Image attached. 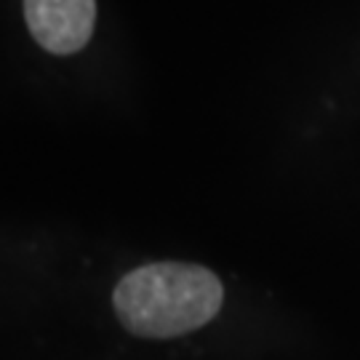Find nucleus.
Instances as JSON below:
<instances>
[{
	"label": "nucleus",
	"mask_w": 360,
	"mask_h": 360,
	"mask_svg": "<svg viewBox=\"0 0 360 360\" xmlns=\"http://www.w3.org/2000/svg\"><path fill=\"white\" fill-rule=\"evenodd\" d=\"M112 302L131 334L171 339L206 326L221 309L224 288L200 264L158 262L129 272L117 283Z\"/></svg>",
	"instance_id": "1"
},
{
	"label": "nucleus",
	"mask_w": 360,
	"mask_h": 360,
	"mask_svg": "<svg viewBox=\"0 0 360 360\" xmlns=\"http://www.w3.org/2000/svg\"><path fill=\"white\" fill-rule=\"evenodd\" d=\"M32 38L51 53L80 51L94 35L96 0H25Z\"/></svg>",
	"instance_id": "2"
}]
</instances>
